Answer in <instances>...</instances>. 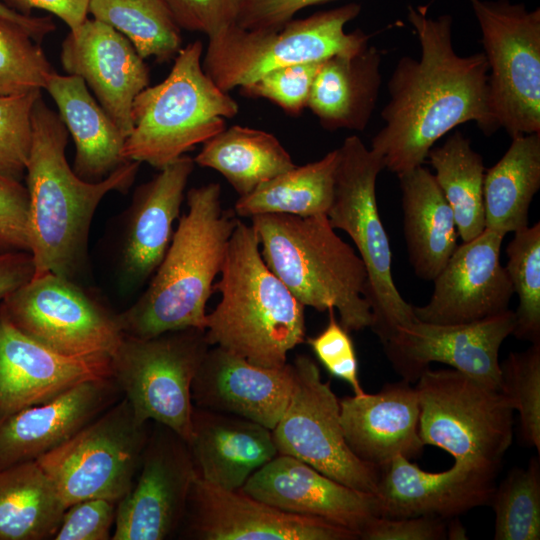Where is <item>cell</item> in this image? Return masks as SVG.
<instances>
[{
  "label": "cell",
  "instance_id": "6da1fadb",
  "mask_svg": "<svg viewBox=\"0 0 540 540\" xmlns=\"http://www.w3.org/2000/svg\"><path fill=\"white\" fill-rule=\"evenodd\" d=\"M407 17L420 57L398 60L381 111L385 124L371 142L384 168L396 175L422 166L435 142L458 125L473 121L486 135L499 128L484 53L464 57L455 52L450 15L434 18L422 5L409 6Z\"/></svg>",
  "mask_w": 540,
  "mask_h": 540
},
{
  "label": "cell",
  "instance_id": "7a4b0ae2",
  "mask_svg": "<svg viewBox=\"0 0 540 540\" xmlns=\"http://www.w3.org/2000/svg\"><path fill=\"white\" fill-rule=\"evenodd\" d=\"M31 122L32 144L24 177L34 276L51 272L73 279L85 261L98 205L109 192L127 191L141 163L127 161L101 181H85L66 160L68 131L42 94L33 106Z\"/></svg>",
  "mask_w": 540,
  "mask_h": 540
},
{
  "label": "cell",
  "instance_id": "3957f363",
  "mask_svg": "<svg viewBox=\"0 0 540 540\" xmlns=\"http://www.w3.org/2000/svg\"><path fill=\"white\" fill-rule=\"evenodd\" d=\"M220 197L218 183L187 192V212L147 288L117 314L124 335L150 338L187 328L205 330L206 305L239 220L222 208Z\"/></svg>",
  "mask_w": 540,
  "mask_h": 540
},
{
  "label": "cell",
  "instance_id": "277c9868",
  "mask_svg": "<svg viewBox=\"0 0 540 540\" xmlns=\"http://www.w3.org/2000/svg\"><path fill=\"white\" fill-rule=\"evenodd\" d=\"M219 274L213 292L221 298L206 315L209 345L258 366H284L305 342V307L266 265L251 225L238 220Z\"/></svg>",
  "mask_w": 540,
  "mask_h": 540
},
{
  "label": "cell",
  "instance_id": "5b68a950",
  "mask_svg": "<svg viewBox=\"0 0 540 540\" xmlns=\"http://www.w3.org/2000/svg\"><path fill=\"white\" fill-rule=\"evenodd\" d=\"M250 219L266 265L304 307L337 310L348 332L370 328L365 265L326 214H262Z\"/></svg>",
  "mask_w": 540,
  "mask_h": 540
},
{
  "label": "cell",
  "instance_id": "8992f818",
  "mask_svg": "<svg viewBox=\"0 0 540 540\" xmlns=\"http://www.w3.org/2000/svg\"><path fill=\"white\" fill-rule=\"evenodd\" d=\"M202 54L200 40L181 48L167 77L135 97L126 160L160 170L223 131L225 118L236 116L237 102L205 73Z\"/></svg>",
  "mask_w": 540,
  "mask_h": 540
},
{
  "label": "cell",
  "instance_id": "52a82bcc",
  "mask_svg": "<svg viewBox=\"0 0 540 540\" xmlns=\"http://www.w3.org/2000/svg\"><path fill=\"white\" fill-rule=\"evenodd\" d=\"M415 388L423 444L497 476L513 438L514 410L507 397L454 369L428 368Z\"/></svg>",
  "mask_w": 540,
  "mask_h": 540
},
{
  "label": "cell",
  "instance_id": "ba28073f",
  "mask_svg": "<svg viewBox=\"0 0 540 540\" xmlns=\"http://www.w3.org/2000/svg\"><path fill=\"white\" fill-rule=\"evenodd\" d=\"M334 196L327 212L331 226L352 239L363 261L372 313L370 328L384 344L398 327L416 320L413 305L403 299L392 276V251L379 215L376 180L385 169L378 154L352 135L338 148Z\"/></svg>",
  "mask_w": 540,
  "mask_h": 540
},
{
  "label": "cell",
  "instance_id": "9c48e42d",
  "mask_svg": "<svg viewBox=\"0 0 540 540\" xmlns=\"http://www.w3.org/2000/svg\"><path fill=\"white\" fill-rule=\"evenodd\" d=\"M360 11L359 4L350 3L292 19L278 30L232 25L208 38L203 69L228 93L276 68L358 52L368 45L369 36L360 29L346 32L345 26Z\"/></svg>",
  "mask_w": 540,
  "mask_h": 540
},
{
  "label": "cell",
  "instance_id": "30bf717a",
  "mask_svg": "<svg viewBox=\"0 0 540 540\" xmlns=\"http://www.w3.org/2000/svg\"><path fill=\"white\" fill-rule=\"evenodd\" d=\"M210 347L205 330L198 328L150 338L123 335L110 356L111 377L139 423L153 420L187 442L194 410L191 387Z\"/></svg>",
  "mask_w": 540,
  "mask_h": 540
},
{
  "label": "cell",
  "instance_id": "8fae6325",
  "mask_svg": "<svg viewBox=\"0 0 540 540\" xmlns=\"http://www.w3.org/2000/svg\"><path fill=\"white\" fill-rule=\"evenodd\" d=\"M482 34L493 114L511 138L540 132V9L469 0Z\"/></svg>",
  "mask_w": 540,
  "mask_h": 540
},
{
  "label": "cell",
  "instance_id": "7c38bea8",
  "mask_svg": "<svg viewBox=\"0 0 540 540\" xmlns=\"http://www.w3.org/2000/svg\"><path fill=\"white\" fill-rule=\"evenodd\" d=\"M145 427L124 398L35 461L67 507L92 498L118 503L134 484L148 440Z\"/></svg>",
  "mask_w": 540,
  "mask_h": 540
},
{
  "label": "cell",
  "instance_id": "4fadbf2b",
  "mask_svg": "<svg viewBox=\"0 0 540 540\" xmlns=\"http://www.w3.org/2000/svg\"><path fill=\"white\" fill-rule=\"evenodd\" d=\"M293 388L272 430L278 454L294 457L350 488L376 494L380 470L349 448L340 421L339 399L309 356L291 363Z\"/></svg>",
  "mask_w": 540,
  "mask_h": 540
},
{
  "label": "cell",
  "instance_id": "5bb4252c",
  "mask_svg": "<svg viewBox=\"0 0 540 540\" xmlns=\"http://www.w3.org/2000/svg\"><path fill=\"white\" fill-rule=\"evenodd\" d=\"M0 309L21 332L68 357L110 358L124 335L117 315L73 279L51 272L33 276Z\"/></svg>",
  "mask_w": 540,
  "mask_h": 540
},
{
  "label": "cell",
  "instance_id": "9a60e30c",
  "mask_svg": "<svg viewBox=\"0 0 540 540\" xmlns=\"http://www.w3.org/2000/svg\"><path fill=\"white\" fill-rule=\"evenodd\" d=\"M515 327L514 311L471 323L436 324L415 320L398 327L383 345L402 379L413 383L433 362L452 367L500 390L499 350Z\"/></svg>",
  "mask_w": 540,
  "mask_h": 540
},
{
  "label": "cell",
  "instance_id": "2e32d148",
  "mask_svg": "<svg viewBox=\"0 0 540 540\" xmlns=\"http://www.w3.org/2000/svg\"><path fill=\"white\" fill-rule=\"evenodd\" d=\"M147 440L141 471L117 503L114 540H163L183 522L197 472L187 442L166 427Z\"/></svg>",
  "mask_w": 540,
  "mask_h": 540
},
{
  "label": "cell",
  "instance_id": "e0dca14e",
  "mask_svg": "<svg viewBox=\"0 0 540 540\" xmlns=\"http://www.w3.org/2000/svg\"><path fill=\"white\" fill-rule=\"evenodd\" d=\"M184 519L199 540H353L345 528L290 514L239 490H228L196 476Z\"/></svg>",
  "mask_w": 540,
  "mask_h": 540
},
{
  "label": "cell",
  "instance_id": "ac0fdd59",
  "mask_svg": "<svg viewBox=\"0 0 540 540\" xmlns=\"http://www.w3.org/2000/svg\"><path fill=\"white\" fill-rule=\"evenodd\" d=\"M505 235L485 228L457 246L433 280L434 289L423 306H413L417 320L436 324L479 321L509 309L514 294L500 250Z\"/></svg>",
  "mask_w": 540,
  "mask_h": 540
},
{
  "label": "cell",
  "instance_id": "d6986e66",
  "mask_svg": "<svg viewBox=\"0 0 540 540\" xmlns=\"http://www.w3.org/2000/svg\"><path fill=\"white\" fill-rule=\"evenodd\" d=\"M284 512L320 519L354 532L380 516L376 494L350 488L288 455L277 454L240 489Z\"/></svg>",
  "mask_w": 540,
  "mask_h": 540
},
{
  "label": "cell",
  "instance_id": "ffe728a7",
  "mask_svg": "<svg viewBox=\"0 0 540 540\" xmlns=\"http://www.w3.org/2000/svg\"><path fill=\"white\" fill-rule=\"evenodd\" d=\"M61 64L80 77L109 117L130 134L135 97L149 86V68L132 43L111 26L86 19L62 42Z\"/></svg>",
  "mask_w": 540,
  "mask_h": 540
},
{
  "label": "cell",
  "instance_id": "44dd1931",
  "mask_svg": "<svg viewBox=\"0 0 540 540\" xmlns=\"http://www.w3.org/2000/svg\"><path fill=\"white\" fill-rule=\"evenodd\" d=\"M106 377L110 358L61 355L21 332L0 309V422L80 382Z\"/></svg>",
  "mask_w": 540,
  "mask_h": 540
},
{
  "label": "cell",
  "instance_id": "7402d4cb",
  "mask_svg": "<svg viewBox=\"0 0 540 540\" xmlns=\"http://www.w3.org/2000/svg\"><path fill=\"white\" fill-rule=\"evenodd\" d=\"M292 388L291 363L262 367L211 346L195 375L191 395L198 408L236 415L273 430Z\"/></svg>",
  "mask_w": 540,
  "mask_h": 540
},
{
  "label": "cell",
  "instance_id": "603a6c76",
  "mask_svg": "<svg viewBox=\"0 0 540 540\" xmlns=\"http://www.w3.org/2000/svg\"><path fill=\"white\" fill-rule=\"evenodd\" d=\"M496 476L455 462L442 472L420 469L403 456L381 469L376 496L380 516L452 518L490 504Z\"/></svg>",
  "mask_w": 540,
  "mask_h": 540
},
{
  "label": "cell",
  "instance_id": "cb8c5ba5",
  "mask_svg": "<svg viewBox=\"0 0 540 540\" xmlns=\"http://www.w3.org/2000/svg\"><path fill=\"white\" fill-rule=\"evenodd\" d=\"M194 165V159L183 155L136 189L120 247V273L126 289L143 285L164 258Z\"/></svg>",
  "mask_w": 540,
  "mask_h": 540
},
{
  "label": "cell",
  "instance_id": "d4e9b609",
  "mask_svg": "<svg viewBox=\"0 0 540 540\" xmlns=\"http://www.w3.org/2000/svg\"><path fill=\"white\" fill-rule=\"evenodd\" d=\"M339 403L345 440L360 460L381 471L397 456L412 459L422 453L418 394L410 382L387 383L375 394L347 396Z\"/></svg>",
  "mask_w": 540,
  "mask_h": 540
},
{
  "label": "cell",
  "instance_id": "484cf974",
  "mask_svg": "<svg viewBox=\"0 0 540 540\" xmlns=\"http://www.w3.org/2000/svg\"><path fill=\"white\" fill-rule=\"evenodd\" d=\"M112 377L90 379L0 422V469L35 461L54 450L108 407Z\"/></svg>",
  "mask_w": 540,
  "mask_h": 540
},
{
  "label": "cell",
  "instance_id": "4316f807",
  "mask_svg": "<svg viewBox=\"0 0 540 540\" xmlns=\"http://www.w3.org/2000/svg\"><path fill=\"white\" fill-rule=\"evenodd\" d=\"M187 445L202 480L239 490L278 452L272 430L254 421L194 406Z\"/></svg>",
  "mask_w": 540,
  "mask_h": 540
},
{
  "label": "cell",
  "instance_id": "83f0119b",
  "mask_svg": "<svg viewBox=\"0 0 540 540\" xmlns=\"http://www.w3.org/2000/svg\"><path fill=\"white\" fill-rule=\"evenodd\" d=\"M45 90L54 100L58 114L74 141L72 169L78 177L98 182L129 161L123 154L126 135L80 77L55 73Z\"/></svg>",
  "mask_w": 540,
  "mask_h": 540
},
{
  "label": "cell",
  "instance_id": "f1b7e54d",
  "mask_svg": "<svg viewBox=\"0 0 540 540\" xmlns=\"http://www.w3.org/2000/svg\"><path fill=\"white\" fill-rule=\"evenodd\" d=\"M381 51L375 46L324 60L314 79L307 108L327 130L363 131L381 86Z\"/></svg>",
  "mask_w": 540,
  "mask_h": 540
},
{
  "label": "cell",
  "instance_id": "f546056e",
  "mask_svg": "<svg viewBox=\"0 0 540 540\" xmlns=\"http://www.w3.org/2000/svg\"><path fill=\"white\" fill-rule=\"evenodd\" d=\"M397 176L409 262L419 279L433 281L457 248L453 211L423 165Z\"/></svg>",
  "mask_w": 540,
  "mask_h": 540
},
{
  "label": "cell",
  "instance_id": "4dcf8cb0",
  "mask_svg": "<svg viewBox=\"0 0 540 540\" xmlns=\"http://www.w3.org/2000/svg\"><path fill=\"white\" fill-rule=\"evenodd\" d=\"M540 188V132L512 138L501 159L484 173L485 228L503 235L528 227Z\"/></svg>",
  "mask_w": 540,
  "mask_h": 540
},
{
  "label": "cell",
  "instance_id": "1f68e13d",
  "mask_svg": "<svg viewBox=\"0 0 540 540\" xmlns=\"http://www.w3.org/2000/svg\"><path fill=\"white\" fill-rule=\"evenodd\" d=\"M194 162L219 172L239 197L296 166L274 135L239 125L203 143Z\"/></svg>",
  "mask_w": 540,
  "mask_h": 540
},
{
  "label": "cell",
  "instance_id": "d6a6232c",
  "mask_svg": "<svg viewBox=\"0 0 540 540\" xmlns=\"http://www.w3.org/2000/svg\"><path fill=\"white\" fill-rule=\"evenodd\" d=\"M66 509L37 461L0 469V540L53 538Z\"/></svg>",
  "mask_w": 540,
  "mask_h": 540
},
{
  "label": "cell",
  "instance_id": "836d02e7",
  "mask_svg": "<svg viewBox=\"0 0 540 540\" xmlns=\"http://www.w3.org/2000/svg\"><path fill=\"white\" fill-rule=\"evenodd\" d=\"M338 161L337 148L318 161L295 166L239 197L234 213L248 218L262 214L327 215L333 201Z\"/></svg>",
  "mask_w": 540,
  "mask_h": 540
},
{
  "label": "cell",
  "instance_id": "e575fe53",
  "mask_svg": "<svg viewBox=\"0 0 540 540\" xmlns=\"http://www.w3.org/2000/svg\"><path fill=\"white\" fill-rule=\"evenodd\" d=\"M427 159L453 211L458 235L463 242L472 240L485 229L482 156L469 138L456 131L441 146L432 147Z\"/></svg>",
  "mask_w": 540,
  "mask_h": 540
},
{
  "label": "cell",
  "instance_id": "d590c367",
  "mask_svg": "<svg viewBox=\"0 0 540 540\" xmlns=\"http://www.w3.org/2000/svg\"><path fill=\"white\" fill-rule=\"evenodd\" d=\"M88 11L121 34L143 58L174 59L182 39L164 0H90Z\"/></svg>",
  "mask_w": 540,
  "mask_h": 540
},
{
  "label": "cell",
  "instance_id": "8d00e7d4",
  "mask_svg": "<svg viewBox=\"0 0 540 540\" xmlns=\"http://www.w3.org/2000/svg\"><path fill=\"white\" fill-rule=\"evenodd\" d=\"M490 504L495 514V540L540 538L539 455L526 468L512 469L493 492Z\"/></svg>",
  "mask_w": 540,
  "mask_h": 540
},
{
  "label": "cell",
  "instance_id": "74e56055",
  "mask_svg": "<svg viewBox=\"0 0 540 540\" xmlns=\"http://www.w3.org/2000/svg\"><path fill=\"white\" fill-rule=\"evenodd\" d=\"M506 254L505 269L518 297L512 335L540 343V223L514 232Z\"/></svg>",
  "mask_w": 540,
  "mask_h": 540
},
{
  "label": "cell",
  "instance_id": "f35d334b",
  "mask_svg": "<svg viewBox=\"0 0 540 540\" xmlns=\"http://www.w3.org/2000/svg\"><path fill=\"white\" fill-rule=\"evenodd\" d=\"M55 73L40 43L17 23L0 17V96L42 91Z\"/></svg>",
  "mask_w": 540,
  "mask_h": 540
},
{
  "label": "cell",
  "instance_id": "ab89813d",
  "mask_svg": "<svg viewBox=\"0 0 540 540\" xmlns=\"http://www.w3.org/2000/svg\"><path fill=\"white\" fill-rule=\"evenodd\" d=\"M500 391L520 420L522 441L540 454V343L510 352L500 363Z\"/></svg>",
  "mask_w": 540,
  "mask_h": 540
},
{
  "label": "cell",
  "instance_id": "60d3db41",
  "mask_svg": "<svg viewBox=\"0 0 540 540\" xmlns=\"http://www.w3.org/2000/svg\"><path fill=\"white\" fill-rule=\"evenodd\" d=\"M41 95L33 91L0 96V178L21 181L32 144V110Z\"/></svg>",
  "mask_w": 540,
  "mask_h": 540
},
{
  "label": "cell",
  "instance_id": "b9f144b4",
  "mask_svg": "<svg viewBox=\"0 0 540 540\" xmlns=\"http://www.w3.org/2000/svg\"><path fill=\"white\" fill-rule=\"evenodd\" d=\"M322 62L297 63L273 69L239 87L240 94L267 99L286 113L298 116L307 108L311 88Z\"/></svg>",
  "mask_w": 540,
  "mask_h": 540
},
{
  "label": "cell",
  "instance_id": "7bdbcfd3",
  "mask_svg": "<svg viewBox=\"0 0 540 540\" xmlns=\"http://www.w3.org/2000/svg\"><path fill=\"white\" fill-rule=\"evenodd\" d=\"M326 327L306 339L313 353L330 375L348 383L354 395L364 394L358 373V360L349 332L337 321L335 310L329 309Z\"/></svg>",
  "mask_w": 540,
  "mask_h": 540
},
{
  "label": "cell",
  "instance_id": "ee69618b",
  "mask_svg": "<svg viewBox=\"0 0 540 540\" xmlns=\"http://www.w3.org/2000/svg\"><path fill=\"white\" fill-rule=\"evenodd\" d=\"M164 1L180 29L202 32L208 38L236 25L244 3V0Z\"/></svg>",
  "mask_w": 540,
  "mask_h": 540
},
{
  "label": "cell",
  "instance_id": "f6af8a7d",
  "mask_svg": "<svg viewBox=\"0 0 540 540\" xmlns=\"http://www.w3.org/2000/svg\"><path fill=\"white\" fill-rule=\"evenodd\" d=\"M117 503L102 498L67 507L53 537L55 540H107L115 523Z\"/></svg>",
  "mask_w": 540,
  "mask_h": 540
},
{
  "label": "cell",
  "instance_id": "bcb514c9",
  "mask_svg": "<svg viewBox=\"0 0 540 540\" xmlns=\"http://www.w3.org/2000/svg\"><path fill=\"white\" fill-rule=\"evenodd\" d=\"M29 198L21 181L0 178V254L29 252Z\"/></svg>",
  "mask_w": 540,
  "mask_h": 540
},
{
  "label": "cell",
  "instance_id": "7dc6e473",
  "mask_svg": "<svg viewBox=\"0 0 540 540\" xmlns=\"http://www.w3.org/2000/svg\"><path fill=\"white\" fill-rule=\"evenodd\" d=\"M363 540H442L447 538L443 518L431 515L388 518L376 516L359 535Z\"/></svg>",
  "mask_w": 540,
  "mask_h": 540
},
{
  "label": "cell",
  "instance_id": "c3c4849f",
  "mask_svg": "<svg viewBox=\"0 0 540 540\" xmlns=\"http://www.w3.org/2000/svg\"><path fill=\"white\" fill-rule=\"evenodd\" d=\"M333 0H244L237 25L246 30H278L300 10Z\"/></svg>",
  "mask_w": 540,
  "mask_h": 540
},
{
  "label": "cell",
  "instance_id": "681fc988",
  "mask_svg": "<svg viewBox=\"0 0 540 540\" xmlns=\"http://www.w3.org/2000/svg\"><path fill=\"white\" fill-rule=\"evenodd\" d=\"M11 9L30 16L32 9H42L60 18L75 30L87 19L90 0H4Z\"/></svg>",
  "mask_w": 540,
  "mask_h": 540
},
{
  "label": "cell",
  "instance_id": "f907efd6",
  "mask_svg": "<svg viewBox=\"0 0 540 540\" xmlns=\"http://www.w3.org/2000/svg\"><path fill=\"white\" fill-rule=\"evenodd\" d=\"M35 273L32 256L27 251L0 254V304L29 282Z\"/></svg>",
  "mask_w": 540,
  "mask_h": 540
},
{
  "label": "cell",
  "instance_id": "816d5d0a",
  "mask_svg": "<svg viewBox=\"0 0 540 540\" xmlns=\"http://www.w3.org/2000/svg\"><path fill=\"white\" fill-rule=\"evenodd\" d=\"M0 17L8 19L23 27L38 43H41L46 35L55 30V24L51 17H32L31 15H24L11 9L1 1Z\"/></svg>",
  "mask_w": 540,
  "mask_h": 540
},
{
  "label": "cell",
  "instance_id": "f5cc1de1",
  "mask_svg": "<svg viewBox=\"0 0 540 540\" xmlns=\"http://www.w3.org/2000/svg\"><path fill=\"white\" fill-rule=\"evenodd\" d=\"M447 538L449 539H466L465 530L462 525L454 520L449 527L447 526Z\"/></svg>",
  "mask_w": 540,
  "mask_h": 540
}]
</instances>
